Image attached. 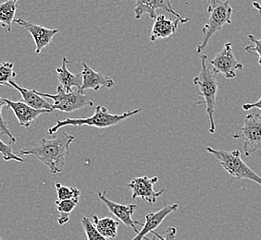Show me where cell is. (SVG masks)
<instances>
[{"label":"cell","instance_id":"obj_1","mask_svg":"<svg viewBox=\"0 0 261 240\" xmlns=\"http://www.w3.org/2000/svg\"><path fill=\"white\" fill-rule=\"evenodd\" d=\"M74 139V136L65 132L51 140L44 138L21 149L20 155L35 156L48 167L52 174H58L65 165L66 156L70 154V145Z\"/></svg>","mask_w":261,"mask_h":240},{"label":"cell","instance_id":"obj_2","mask_svg":"<svg viewBox=\"0 0 261 240\" xmlns=\"http://www.w3.org/2000/svg\"><path fill=\"white\" fill-rule=\"evenodd\" d=\"M207 55H202L200 56L201 69L199 74L196 75L193 83L198 88V95L204 100L196 103V105H206V114L210 119V133L214 134L216 131L215 125V107H216V99L219 92V83L217 79V72L211 70L206 66Z\"/></svg>","mask_w":261,"mask_h":240},{"label":"cell","instance_id":"obj_3","mask_svg":"<svg viewBox=\"0 0 261 240\" xmlns=\"http://www.w3.org/2000/svg\"><path fill=\"white\" fill-rule=\"evenodd\" d=\"M142 108H137L135 110L126 111L122 114H111L105 106L97 105L95 114L89 117L73 118L67 117L66 119H58L55 126L48 130V134L54 135L61 128L64 127H77V126H88L98 129H107L113 126L118 125L123 120L129 118L130 116L136 115L140 113Z\"/></svg>","mask_w":261,"mask_h":240},{"label":"cell","instance_id":"obj_4","mask_svg":"<svg viewBox=\"0 0 261 240\" xmlns=\"http://www.w3.org/2000/svg\"><path fill=\"white\" fill-rule=\"evenodd\" d=\"M207 12L210 14L203 27V41L196 47V53L200 54L206 47L211 38L225 24H231L233 10L228 0H207Z\"/></svg>","mask_w":261,"mask_h":240},{"label":"cell","instance_id":"obj_5","mask_svg":"<svg viewBox=\"0 0 261 240\" xmlns=\"http://www.w3.org/2000/svg\"><path fill=\"white\" fill-rule=\"evenodd\" d=\"M206 151L214 155L220 165L223 167L231 177L236 179H248L261 186V176L242 160L241 153L239 150L228 152L225 150H216L211 147H206Z\"/></svg>","mask_w":261,"mask_h":240},{"label":"cell","instance_id":"obj_6","mask_svg":"<svg viewBox=\"0 0 261 240\" xmlns=\"http://www.w3.org/2000/svg\"><path fill=\"white\" fill-rule=\"evenodd\" d=\"M35 91L37 95H40L42 97H46L53 100V104H52L53 111L58 110L70 113V112L82 109L86 106L94 105V102L91 101L85 94V92L81 91L80 89L67 92L61 85H59L57 88L56 95Z\"/></svg>","mask_w":261,"mask_h":240},{"label":"cell","instance_id":"obj_7","mask_svg":"<svg viewBox=\"0 0 261 240\" xmlns=\"http://www.w3.org/2000/svg\"><path fill=\"white\" fill-rule=\"evenodd\" d=\"M236 140H243L246 157L261 150V114H249L244 120V125L232 135Z\"/></svg>","mask_w":261,"mask_h":240},{"label":"cell","instance_id":"obj_8","mask_svg":"<svg viewBox=\"0 0 261 240\" xmlns=\"http://www.w3.org/2000/svg\"><path fill=\"white\" fill-rule=\"evenodd\" d=\"M212 70L221 73L226 79H234L237 70H244V66L236 59L231 42L226 43L222 50L219 52L213 59L210 60Z\"/></svg>","mask_w":261,"mask_h":240},{"label":"cell","instance_id":"obj_9","mask_svg":"<svg viewBox=\"0 0 261 240\" xmlns=\"http://www.w3.org/2000/svg\"><path fill=\"white\" fill-rule=\"evenodd\" d=\"M159 182V176H139L127 184L132 190V200H136V198H140L147 203H156L159 197H161L164 190L161 191L155 190V185Z\"/></svg>","mask_w":261,"mask_h":240},{"label":"cell","instance_id":"obj_10","mask_svg":"<svg viewBox=\"0 0 261 240\" xmlns=\"http://www.w3.org/2000/svg\"><path fill=\"white\" fill-rule=\"evenodd\" d=\"M156 10H166L167 12L175 16L182 23H187L190 20L189 18H184L180 13L175 11L171 4V0H136L134 11L136 20H140L146 14L149 16L152 20H155L158 16Z\"/></svg>","mask_w":261,"mask_h":240},{"label":"cell","instance_id":"obj_11","mask_svg":"<svg viewBox=\"0 0 261 240\" xmlns=\"http://www.w3.org/2000/svg\"><path fill=\"white\" fill-rule=\"evenodd\" d=\"M99 200L107 206V208L111 212L112 215L115 216L116 218L120 222H122L124 225L130 227L133 230L136 232V234L138 233L137 229V225H142L143 223L137 222L133 219V215L135 214L137 205L135 203H130V204H121V203H117L111 200H109V198L107 197V191H99L97 193Z\"/></svg>","mask_w":261,"mask_h":240},{"label":"cell","instance_id":"obj_12","mask_svg":"<svg viewBox=\"0 0 261 240\" xmlns=\"http://www.w3.org/2000/svg\"><path fill=\"white\" fill-rule=\"evenodd\" d=\"M14 22L23 27L30 33L35 41V53L40 54L42 50L50 45L54 36L59 33V29H48L44 26L35 24L24 19H15Z\"/></svg>","mask_w":261,"mask_h":240},{"label":"cell","instance_id":"obj_13","mask_svg":"<svg viewBox=\"0 0 261 240\" xmlns=\"http://www.w3.org/2000/svg\"><path fill=\"white\" fill-rule=\"evenodd\" d=\"M179 208L178 203L172 204H164L160 210L149 213L146 216V222L144 223L143 227L140 231H138L137 235L132 240H143L146 237L147 234L154 232L162 224V222L171 215V213L176 212Z\"/></svg>","mask_w":261,"mask_h":240},{"label":"cell","instance_id":"obj_14","mask_svg":"<svg viewBox=\"0 0 261 240\" xmlns=\"http://www.w3.org/2000/svg\"><path fill=\"white\" fill-rule=\"evenodd\" d=\"M4 99L7 103V106L10 107L12 112L14 113L20 127L29 128L32 125V123L39 115L51 113V111L45 110V109H43V110L35 109L25 104L23 101H12L7 99V98H4Z\"/></svg>","mask_w":261,"mask_h":240},{"label":"cell","instance_id":"obj_15","mask_svg":"<svg viewBox=\"0 0 261 240\" xmlns=\"http://www.w3.org/2000/svg\"><path fill=\"white\" fill-rule=\"evenodd\" d=\"M83 84L81 91L100 90L101 88L111 89L115 85V81L103 73L92 70L86 63H83Z\"/></svg>","mask_w":261,"mask_h":240},{"label":"cell","instance_id":"obj_16","mask_svg":"<svg viewBox=\"0 0 261 240\" xmlns=\"http://www.w3.org/2000/svg\"><path fill=\"white\" fill-rule=\"evenodd\" d=\"M180 20H171L167 19L165 15L160 14L156 16L155 22L150 32V40L152 42L159 39H166L174 35L178 29V23Z\"/></svg>","mask_w":261,"mask_h":240},{"label":"cell","instance_id":"obj_17","mask_svg":"<svg viewBox=\"0 0 261 240\" xmlns=\"http://www.w3.org/2000/svg\"><path fill=\"white\" fill-rule=\"evenodd\" d=\"M68 63H69V61L67 59V57L64 56L62 58V64L61 67L56 69L58 80L60 81V85L67 92L73 90L72 88L81 89L82 84H83L82 73H76V74L71 73L67 69Z\"/></svg>","mask_w":261,"mask_h":240},{"label":"cell","instance_id":"obj_18","mask_svg":"<svg viewBox=\"0 0 261 240\" xmlns=\"http://www.w3.org/2000/svg\"><path fill=\"white\" fill-rule=\"evenodd\" d=\"M10 84L11 87H13L18 92H20V95L22 97V101L31 107H33L35 109H39V110L45 109V110L53 112L52 105L49 104L47 101L45 100L44 97L37 95L35 90H29L26 88H22L20 85H18L14 80L10 81Z\"/></svg>","mask_w":261,"mask_h":240},{"label":"cell","instance_id":"obj_19","mask_svg":"<svg viewBox=\"0 0 261 240\" xmlns=\"http://www.w3.org/2000/svg\"><path fill=\"white\" fill-rule=\"evenodd\" d=\"M91 221L94 226L96 227V231L103 235L106 238L114 239L118 235V227L120 225V222L115 220L111 217H103L99 218L97 215H92Z\"/></svg>","mask_w":261,"mask_h":240},{"label":"cell","instance_id":"obj_20","mask_svg":"<svg viewBox=\"0 0 261 240\" xmlns=\"http://www.w3.org/2000/svg\"><path fill=\"white\" fill-rule=\"evenodd\" d=\"M19 0H7L0 4V25L10 32L15 20L16 10Z\"/></svg>","mask_w":261,"mask_h":240},{"label":"cell","instance_id":"obj_21","mask_svg":"<svg viewBox=\"0 0 261 240\" xmlns=\"http://www.w3.org/2000/svg\"><path fill=\"white\" fill-rule=\"evenodd\" d=\"M79 203V200H57L55 201L59 216L57 221L59 225H63L70 220V214L75 209Z\"/></svg>","mask_w":261,"mask_h":240},{"label":"cell","instance_id":"obj_22","mask_svg":"<svg viewBox=\"0 0 261 240\" xmlns=\"http://www.w3.org/2000/svg\"><path fill=\"white\" fill-rule=\"evenodd\" d=\"M58 200H79L81 191L75 187H67L60 182L56 183Z\"/></svg>","mask_w":261,"mask_h":240},{"label":"cell","instance_id":"obj_23","mask_svg":"<svg viewBox=\"0 0 261 240\" xmlns=\"http://www.w3.org/2000/svg\"><path fill=\"white\" fill-rule=\"evenodd\" d=\"M14 65L10 62H0V85L10 87V81L15 80Z\"/></svg>","mask_w":261,"mask_h":240},{"label":"cell","instance_id":"obj_24","mask_svg":"<svg viewBox=\"0 0 261 240\" xmlns=\"http://www.w3.org/2000/svg\"><path fill=\"white\" fill-rule=\"evenodd\" d=\"M81 222H82L83 228H84L85 233H86L87 240H108V238H106L103 235H101L96 231V227L93 225V223H92V221H91L89 217L84 216Z\"/></svg>","mask_w":261,"mask_h":240},{"label":"cell","instance_id":"obj_25","mask_svg":"<svg viewBox=\"0 0 261 240\" xmlns=\"http://www.w3.org/2000/svg\"><path fill=\"white\" fill-rule=\"evenodd\" d=\"M7 105L5 99L0 96V134L7 136L10 139V144H15L17 142L15 137L11 133L9 129V122H7L2 116V108Z\"/></svg>","mask_w":261,"mask_h":240},{"label":"cell","instance_id":"obj_26","mask_svg":"<svg viewBox=\"0 0 261 240\" xmlns=\"http://www.w3.org/2000/svg\"><path fill=\"white\" fill-rule=\"evenodd\" d=\"M0 154L2 155L3 159L5 161L13 160L16 162H20V163H22L24 161L20 156L15 155L13 153L11 146L5 143L1 139H0Z\"/></svg>","mask_w":261,"mask_h":240},{"label":"cell","instance_id":"obj_27","mask_svg":"<svg viewBox=\"0 0 261 240\" xmlns=\"http://www.w3.org/2000/svg\"><path fill=\"white\" fill-rule=\"evenodd\" d=\"M247 37L254 45H246L245 49L248 53H256L258 55V64L261 66V38L256 39L253 35H248Z\"/></svg>","mask_w":261,"mask_h":240},{"label":"cell","instance_id":"obj_28","mask_svg":"<svg viewBox=\"0 0 261 240\" xmlns=\"http://www.w3.org/2000/svg\"><path fill=\"white\" fill-rule=\"evenodd\" d=\"M152 234L155 235L153 238H148L145 237L143 240H175L176 234H177V229L175 227H169L166 229L165 232L163 233V235H160L156 232H152Z\"/></svg>","mask_w":261,"mask_h":240},{"label":"cell","instance_id":"obj_29","mask_svg":"<svg viewBox=\"0 0 261 240\" xmlns=\"http://www.w3.org/2000/svg\"><path fill=\"white\" fill-rule=\"evenodd\" d=\"M261 85V82H260ZM242 108L243 110L249 111L254 108H257L261 111V96L260 98L258 99V101H256L255 103H246V104H243L242 105Z\"/></svg>","mask_w":261,"mask_h":240},{"label":"cell","instance_id":"obj_30","mask_svg":"<svg viewBox=\"0 0 261 240\" xmlns=\"http://www.w3.org/2000/svg\"><path fill=\"white\" fill-rule=\"evenodd\" d=\"M252 6H253V8H254L255 10H257L261 14V4L259 2L254 1V2H252Z\"/></svg>","mask_w":261,"mask_h":240},{"label":"cell","instance_id":"obj_31","mask_svg":"<svg viewBox=\"0 0 261 240\" xmlns=\"http://www.w3.org/2000/svg\"><path fill=\"white\" fill-rule=\"evenodd\" d=\"M0 240H4V239H3V238H2V237H1V236H0Z\"/></svg>","mask_w":261,"mask_h":240}]
</instances>
